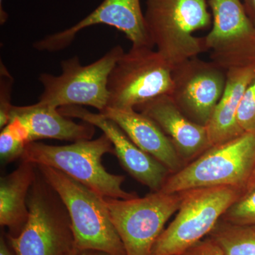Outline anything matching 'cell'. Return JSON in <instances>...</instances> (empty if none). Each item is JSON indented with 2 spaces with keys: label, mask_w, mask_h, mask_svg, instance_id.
<instances>
[{
  "label": "cell",
  "mask_w": 255,
  "mask_h": 255,
  "mask_svg": "<svg viewBox=\"0 0 255 255\" xmlns=\"http://www.w3.org/2000/svg\"><path fill=\"white\" fill-rule=\"evenodd\" d=\"M36 166L68 211L77 251L127 255L104 196L58 169Z\"/></svg>",
  "instance_id": "1"
},
{
  "label": "cell",
  "mask_w": 255,
  "mask_h": 255,
  "mask_svg": "<svg viewBox=\"0 0 255 255\" xmlns=\"http://www.w3.org/2000/svg\"><path fill=\"white\" fill-rule=\"evenodd\" d=\"M109 153L115 154V150L110 139L103 133L95 140H79L67 145L31 142L25 147L21 159L34 165L58 169L104 197H137L135 193L124 190V176L110 173L104 167L102 157Z\"/></svg>",
  "instance_id": "2"
},
{
  "label": "cell",
  "mask_w": 255,
  "mask_h": 255,
  "mask_svg": "<svg viewBox=\"0 0 255 255\" xmlns=\"http://www.w3.org/2000/svg\"><path fill=\"white\" fill-rule=\"evenodd\" d=\"M146 30L157 51L172 67L206 51L193 33L211 26L206 0H146Z\"/></svg>",
  "instance_id": "3"
},
{
  "label": "cell",
  "mask_w": 255,
  "mask_h": 255,
  "mask_svg": "<svg viewBox=\"0 0 255 255\" xmlns=\"http://www.w3.org/2000/svg\"><path fill=\"white\" fill-rule=\"evenodd\" d=\"M255 166V132H244L224 143L211 146L200 156L171 174L160 191L168 194L196 188L248 189Z\"/></svg>",
  "instance_id": "4"
},
{
  "label": "cell",
  "mask_w": 255,
  "mask_h": 255,
  "mask_svg": "<svg viewBox=\"0 0 255 255\" xmlns=\"http://www.w3.org/2000/svg\"><path fill=\"white\" fill-rule=\"evenodd\" d=\"M246 189L203 187L182 191L175 218L157 238L150 255H182L207 237L233 203Z\"/></svg>",
  "instance_id": "5"
},
{
  "label": "cell",
  "mask_w": 255,
  "mask_h": 255,
  "mask_svg": "<svg viewBox=\"0 0 255 255\" xmlns=\"http://www.w3.org/2000/svg\"><path fill=\"white\" fill-rule=\"evenodd\" d=\"M27 204L24 227L17 236H8L15 255H68L75 249L68 211L42 175L31 186Z\"/></svg>",
  "instance_id": "6"
},
{
  "label": "cell",
  "mask_w": 255,
  "mask_h": 255,
  "mask_svg": "<svg viewBox=\"0 0 255 255\" xmlns=\"http://www.w3.org/2000/svg\"><path fill=\"white\" fill-rule=\"evenodd\" d=\"M125 51L120 45L90 65H82L75 55L60 63L59 76L41 73L39 81L43 92L34 104L38 107L59 109L67 106H90L100 112L108 105L109 76Z\"/></svg>",
  "instance_id": "7"
},
{
  "label": "cell",
  "mask_w": 255,
  "mask_h": 255,
  "mask_svg": "<svg viewBox=\"0 0 255 255\" xmlns=\"http://www.w3.org/2000/svg\"><path fill=\"white\" fill-rule=\"evenodd\" d=\"M172 69L157 50L132 46L111 71L107 108L135 110L159 96L170 95Z\"/></svg>",
  "instance_id": "8"
},
{
  "label": "cell",
  "mask_w": 255,
  "mask_h": 255,
  "mask_svg": "<svg viewBox=\"0 0 255 255\" xmlns=\"http://www.w3.org/2000/svg\"><path fill=\"white\" fill-rule=\"evenodd\" d=\"M182 192L155 191L142 198L105 197L127 255H150L168 220L177 212Z\"/></svg>",
  "instance_id": "9"
},
{
  "label": "cell",
  "mask_w": 255,
  "mask_h": 255,
  "mask_svg": "<svg viewBox=\"0 0 255 255\" xmlns=\"http://www.w3.org/2000/svg\"><path fill=\"white\" fill-rule=\"evenodd\" d=\"M213 26L204 37L211 61L226 71L255 64V26L241 0H208Z\"/></svg>",
  "instance_id": "10"
},
{
  "label": "cell",
  "mask_w": 255,
  "mask_h": 255,
  "mask_svg": "<svg viewBox=\"0 0 255 255\" xmlns=\"http://www.w3.org/2000/svg\"><path fill=\"white\" fill-rule=\"evenodd\" d=\"M171 98L188 118L206 127L224 92L226 70L197 57L172 69Z\"/></svg>",
  "instance_id": "11"
},
{
  "label": "cell",
  "mask_w": 255,
  "mask_h": 255,
  "mask_svg": "<svg viewBox=\"0 0 255 255\" xmlns=\"http://www.w3.org/2000/svg\"><path fill=\"white\" fill-rule=\"evenodd\" d=\"M97 24L108 25L123 32L132 42V46L153 48L146 30L140 0H104L91 14L72 27L48 35L33 46L40 51H59L70 46L79 32Z\"/></svg>",
  "instance_id": "12"
},
{
  "label": "cell",
  "mask_w": 255,
  "mask_h": 255,
  "mask_svg": "<svg viewBox=\"0 0 255 255\" xmlns=\"http://www.w3.org/2000/svg\"><path fill=\"white\" fill-rule=\"evenodd\" d=\"M58 110L65 117L81 119L102 130L113 144L115 155L128 173L152 192L160 190L170 175V171L135 145L113 120L100 112L92 113L80 106H67Z\"/></svg>",
  "instance_id": "13"
},
{
  "label": "cell",
  "mask_w": 255,
  "mask_h": 255,
  "mask_svg": "<svg viewBox=\"0 0 255 255\" xmlns=\"http://www.w3.org/2000/svg\"><path fill=\"white\" fill-rule=\"evenodd\" d=\"M135 110L158 126L185 165L211 147L206 127L184 115L169 95L156 97Z\"/></svg>",
  "instance_id": "14"
},
{
  "label": "cell",
  "mask_w": 255,
  "mask_h": 255,
  "mask_svg": "<svg viewBox=\"0 0 255 255\" xmlns=\"http://www.w3.org/2000/svg\"><path fill=\"white\" fill-rule=\"evenodd\" d=\"M100 113L118 124L139 148L175 173L185 166L172 142L158 126L135 110L107 108Z\"/></svg>",
  "instance_id": "15"
},
{
  "label": "cell",
  "mask_w": 255,
  "mask_h": 255,
  "mask_svg": "<svg viewBox=\"0 0 255 255\" xmlns=\"http://www.w3.org/2000/svg\"><path fill=\"white\" fill-rule=\"evenodd\" d=\"M223 95L206 126L211 146L219 145L244 133L238 125V109L244 92L255 76V64L230 69Z\"/></svg>",
  "instance_id": "16"
},
{
  "label": "cell",
  "mask_w": 255,
  "mask_h": 255,
  "mask_svg": "<svg viewBox=\"0 0 255 255\" xmlns=\"http://www.w3.org/2000/svg\"><path fill=\"white\" fill-rule=\"evenodd\" d=\"M11 117H17L26 124L33 141L52 138L77 142L91 140L95 133L96 127L92 124L76 123L60 114L58 109L38 107L34 104L25 107L13 106Z\"/></svg>",
  "instance_id": "17"
},
{
  "label": "cell",
  "mask_w": 255,
  "mask_h": 255,
  "mask_svg": "<svg viewBox=\"0 0 255 255\" xmlns=\"http://www.w3.org/2000/svg\"><path fill=\"white\" fill-rule=\"evenodd\" d=\"M36 165L23 162L11 173L0 179V225L13 236L19 234L29 214L28 192L36 178Z\"/></svg>",
  "instance_id": "18"
},
{
  "label": "cell",
  "mask_w": 255,
  "mask_h": 255,
  "mask_svg": "<svg viewBox=\"0 0 255 255\" xmlns=\"http://www.w3.org/2000/svg\"><path fill=\"white\" fill-rule=\"evenodd\" d=\"M207 237L226 255H255V225L233 224L220 219Z\"/></svg>",
  "instance_id": "19"
},
{
  "label": "cell",
  "mask_w": 255,
  "mask_h": 255,
  "mask_svg": "<svg viewBox=\"0 0 255 255\" xmlns=\"http://www.w3.org/2000/svg\"><path fill=\"white\" fill-rule=\"evenodd\" d=\"M221 220L237 225H255V187L248 189L228 208Z\"/></svg>",
  "instance_id": "20"
},
{
  "label": "cell",
  "mask_w": 255,
  "mask_h": 255,
  "mask_svg": "<svg viewBox=\"0 0 255 255\" xmlns=\"http://www.w3.org/2000/svg\"><path fill=\"white\" fill-rule=\"evenodd\" d=\"M237 120L243 132H255V76L243 96Z\"/></svg>",
  "instance_id": "21"
},
{
  "label": "cell",
  "mask_w": 255,
  "mask_h": 255,
  "mask_svg": "<svg viewBox=\"0 0 255 255\" xmlns=\"http://www.w3.org/2000/svg\"><path fill=\"white\" fill-rule=\"evenodd\" d=\"M14 78L2 62L0 68V128L2 129L9 124L11 119V92Z\"/></svg>",
  "instance_id": "22"
},
{
  "label": "cell",
  "mask_w": 255,
  "mask_h": 255,
  "mask_svg": "<svg viewBox=\"0 0 255 255\" xmlns=\"http://www.w3.org/2000/svg\"><path fill=\"white\" fill-rule=\"evenodd\" d=\"M0 133V157L4 164L9 163L15 159L21 158L25 146L9 131L6 127L1 129Z\"/></svg>",
  "instance_id": "23"
},
{
  "label": "cell",
  "mask_w": 255,
  "mask_h": 255,
  "mask_svg": "<svg viewBox=\"0 0 255 255\" xmlns=\"http://www.w3.org/2000/svg\"><path fill=\"white\" fill-rule=\"evenodd\" d=\"M5 127L9 130L10 133L23 145L26 146L30 142H33L29 129L17 117H11L9 124Z\"/></svg>",
  "instance_id": "24"
},
{
  "label": "cell",
  "mask_w": 255,
  "mask_h": 255,
  "mask_svg": "<svg viewBox=\"0 0 255 255\" xmlns=\"http://www.w3.org/2000/svg\"><path fill=\"white\" fill-rule=\"evenodd\" d=\"M182 255H226L214 241L206 237L189 248Z\"/></svg>",
  "instance_id": "25"
},
{
  "label": "cell",
  "mask_w": 255,
  "mask_h": 255,
  "mask_svg": "<svg viewBox=\"0 0 255 255\" xmlns=\"http://www.w3.org/2000/svg\"><path fill=\"white\" fill-rule=\"evenodd\" d=\"M245 8L248 16L255 26V0H244Z\"/></svg>",
  "instance_id": "26"
},
{
  "label": "cell",
  "mask_w": 255,
  "mask_h": 255,
  "mask_svg": "<svg viewBox=\"0 0 255 255\" xmlns=\"http://www.w3.org/2000/svg\"><path fill=\"white\" fill-rule=\"evenodd\" d=\"M0 255H13L2 236H1V239H0Z\"/></svg>",
  "instance_id": "27"
},
{
  "label": "cell",
  "mask_w": 255,
  "mask_h": 255,
  "mask_svg": "<svg viewBox=\"0 0 255 255\" xmlns=\"http://www.w3.org/2000/svg\"><path fill=\"white\" fill-rule=\"evenodd\" d=\"M8 18V14L2 7V0H0V22L1 24H4Z\"/></svg>",
  "instance_id": "28"
},
{
  "label": "cell",
  "mask_w": 255,
  "mask_h": 255,
  "mask_svg": "<svg viewBox=\"0 0 255 255\" xmlns=\"http://www.w3.org/2000/svg\"><path fill=\"white\" fill-rule=\"evenodd\" d=\"M80 255H110L107 254V253H103V252L100 251H88L80 252Z\"/></svg>",
  "instance_id": "29"
},
{
  "label": "cell",
  "mask_w": 255,
  "mask_h": 255,
  "mask_svg": "<svg viewBox=\"0 0 255 255\" xmlns=\"http://www.w3.org/2000/svg\"><path fill=\"white\" fill-rule=\"evenodd\" d=\"M254 187H255V166L254 169H253L251 180H250L249 184H248V189H247V190H248V189H251V188Z\"/></svg>",
  "instance_id": "30"
},
{
  "label": "cell",
  "mask_w": 255,
  "mask_h": 255,
  "mask_svg": "<svg viewBox=\"0 0 255 255\" xmlns=\"http://www.w3.org/2000/svg\"><path fill=\"white\" fill-rule=\"evenodd\" d=\"M68 255H80V251H77L76 249H74L73 251L70 252Z\"/></svg>",
  "instance_id": "31"
}]
</instances>
